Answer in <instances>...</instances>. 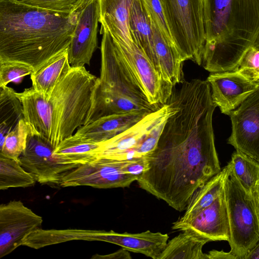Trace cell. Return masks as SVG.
<instances>
[{"label": "cell", "instance_id": "ffe728a7", "mask_svg": "<svg viewBox=\"0 0 259 259\" xmlns=\"http://www.w3.org/2000/svg\"><path fill=\"white\" fill-rule=\"evenodd\" d=\"M232 168L229 162L218 174L199 188L191 198L184 215L173 223L172 227L187 223L211 204L224 191L227 178Z\"/></svg>", "mask_w": 259, "mask_h": 259}, {"label": "cell", "instance_id": "f1b7e54d", "mask_svg": "<svg viewBox=\"0 0 259 259\" xmlns=\"http://www.w3.org/2000/svg\"><path fill=\"white\" fill-rule=\"evenodd\" d=\"M31 7L56 12L70 13L80 0H12Z\"/></svg>", "mask_w": 259, "mask_h": 259}, {"label": "cell", "instance_id": "d6a6232c", "mask_svg": "<svg viewBox=\"0 0 259 259\" xmlns=\"http://www.w3.org/2000/svg\"><path fill=\"white\" fill-rule=\"evenodd\" d=\"M92 259H131L132 257L128 250L121 248L111 253L106 255L98 254L93 255Z\"/></svg>", "mask_w": 259, "mask_h": 259}, {"label": "cell", "instance_id": "7402d4cb", "mask_svg": "<svg viewBox=\"0 0 259 259\" xmlns=\"http://www.w3.org/2000/svg\"><path fill=\"white\" fill-rule=\"evenodd\" d=\"M210 241L190 230H184L168 241L158 259H208L203 246Z\"/></svg>", "mask_w": 259, "mask_h": 259}, {"label": "cell", "instance_id": "836d02e7", "mask_svg": "<svg viewBox=\"0 0 259 259\" xmlns=\"http://www.w3.org/2000/svg\"><path fill=\"white\" fill-rule=\"evenodd\" d=\"M208 259H238L231 251L225 252L223 250H212L207 253Z\"/></svg>", "mask_w": 259, "mask_h": 259}, {"label": "cell", "instance_id": "2e32d148", "mask_svg": "<svg viewBox=\"0 0 259 259\" xmlns=\"http://www.w3.org/2000/svg\"><path fill=\"white\" fill-rule=\"evenodd\" d=\"M167 234L149 230L138 233L104 231L103 241L118 245L128 251L158 259L168 239Z\"/></svg>", "mask_w": 259, "mask_h": 259}, {"label": "cell", "instance_id": "e0dca14e", "mask_svg": "<svg viewBox=\"0 0 259 259\" xmlns=\"http://www.w3.org/2000/svg\"><path fill=\"white\" fill-rule=\"evenodd\" d=\"M148 114L139 112L103 116L81 126L75 134L88 140L100 143L130 128Z\"/></svg>", "mask_w": 259, "mask_h": 259}, {"label": "cell", "instance_id": "484cf974", "mask_svg": "<svg viewBox=\"0 0 259 259\" xmlns=\"http://www.w3.org/2000/svg\"><path fill=\"white\" fill-rule=\"evenodd\" d=\"M230 162L232 170L242 187L251 194L259 182V162L237 151L232 154Z\"/></svg>", "mask_w": 259, "mask_h": 259}, {"label": "cell", "instance_id": "4fadbf2b", "mask_svg": "<svg viewBox=\"0 0 259 259\" xmlns=\"http://www.w3.org/2000/svg\"><path fill=\"white\" fill-rule=\"evenodd\" d=\"M206 81L210 87L213 103L222 113L228 115L259 88V82L252 80L238 68L210 73Z\"/></svg>", "mask_w": 259, "mask_h": 259}, {"label": "cell", "instance_id": "6da1fadb", "mask_svg": "<svg viewBox=\"0 0 259 259\" xmlns=\"http://www.w3.org/2000/svg\"><path fill=\"white\" fill-rule=\"evenodd\" d=\"M173 112L148 157L139 187L179 211L195 192L221 170L212 116L216 106L206 80H184L168 101Z\"/></svg>", "mask_w": 259, "mask_h": 259}, {"label": "cell", "instance_id": "8d00e7d4", "mask_svg": "<svg viewBox=\"0 0 259 259\" xmlns=\"http://www.w3.org/2000/svg\"><path fill=\"white\" fill-rule=\"evenodd\" d=\"M93 0H80L73 12L79 13Z\"/></svg>", "mask_w": 259, "mask_h": 259}, {"label": "cell", "instance_id": "83f0119b", "mask_svg": "<svg viewBox=\"0 0 259 259\" xmlns=\"http://www.w3.org/2000/svg\"><path fill=\"white\" fill-rule=\"evenodd\" d=\"M30 65L18 61H0V88L13 81H19L33 71Z\"/></svg>", "mask_w": 259, "mask_h": 259}, {"label": "cell", "instance_id": "5bb4252c", "mask_svg": "<svg viewBox=\"0 0 259 259\" xmlns=\"http://www.w3.org/2000/svg\"><path fill=\"white\" fill-rule=\"evenodd\" d=\"M99 19V0H93L80 12L68 49V60L71 67L90 64L98 46Z\"/></svg>", "mask_w": 259, "mask_h": 259}, {"label": "cell", "instance_id": "7a4b0ae2", "mask_svg": "<svg viewBox=\"0 0 259 259\" xmlns=\"http://www.w3.org/2000/svg\"><path fill=\"white\" fill-rule=\"evenodd\" d=\"M79 13L0 0V61L21 62L36 69L68 49Z\"/></svg>", "mask_w": 259, "mask_h": 259}, {"label": "cell", "instance_id": "52a82bcc", "mask_svg": "<svg viewBox=\"0 0 259 259\" xmlns=\"http://www.w3.org/2000/svg\"><path fill=\"white\" fill-rule=\"evenodd\" d=\"M173 110L167 102L130 128L99 143L95 151L96 157L116 160L148 157L155 150Z\"/></svg>", "mask_w": 259, "mask_h": 259}, {"label": "cell", "instance_id": "603a6c76", "mask_svg": "<svg viewBox=\"0 0 259 259\" xmlns=\"http://www.w3.org/2000/svg\"><path fill=\"white\" fill-rule=\"evenodd\" d=\"M99 144L74 134L59 144L54 155L60 163L75 168L97 158L95 151Z\"/></svg>", "mask_w": 259, "mask_h": 259}, {"label": "cell", "instance_id": "cb8c5ba5", "mask_svg": "<svg viewBox=\"0 0 259 259\" xmlns=\"http://www.w3.org/2000/svg\"><path fill=\"white\" fill-rule=\"evenodd\" d=\"M12 88H0V142L24 118L23 105Z\"/></svg>", "mask_w": 259, "mask_h": 259}, {"label": "cell", "instance_id": "d6986e66", "mask_svg": "<svg viewBox=\"0 0 259 259\" xmlns=\"http://www.w3.org/2000/svg\"><path fill=\"white\" fill-rule=\"evenodd\" d=\"M128 26L132 41L143 52L160 73L155 51L151 18L143 0L133 1Z\"/></svg>", "mask_w": 259, "mask_h": 259}, {"label": "cell", "instance_id": "d590c367", "mask_svg": "<svg viewBox=\"0 0 259 259\" xmlns=\"http://www.w3.org/2000/svg\"><path fill=\"white\" fill-rule=\"evenodd\" d=\"M251 195L259 218V182L256 184Z\"/></svg>", "mask_w": 259, "mask_h": 259}, {"label": "cell", "instance_id": "d4e9b609", "mask_svg": "<svg viewBox=\"0 0 259 259\" xmlns=\"http://www.w3.org/2000/svg\"><path fill=\"white\" fill-rule=\"evenodd\" d=\"M36 180L25 169L19 159L7 157L0 154V189L33 186Z\"/></svg>", "mask_w": 259, "mask_h": 259}, {"label": "cell", "instance_id": "3957f363", "mask_svg": "<svg viewBox=\"0 0 259 259\" xmlns=\"http://www.w3.org/2000/svg\"><path fill=\"white\" fill-rule=\"evenodd\" d=\"M98 81L84 66L72 67L48 99L32 87L16 94L27 124L57 148L85 125Z\"/></svg>", "mask_w": 259, "mask_h": 259}, {"label": "cell", "instance_id": "74e56055", "mask_svg": "<svg viewBox=\"0 0 259 259\" xmlns=\"http://www.w3.org/2000/svg\"><path fill=\"white\" fill-rule=\"evenodd\" d=\"M252 47H253L255 49L259 50V34H258L257 38L255 40L254 42L253 43Z\"/></svg>", "mask_w": 259, "mask_h": 259}, {"label": "cell", "instance_id": "8992f818", "mask_svg": "<svg viewBox=\"0 0 259 259\" xmlns=\"http://www.w3.org/2000/svg\"><path fill=\"white\" fill-rule=\"evenodd\" d=\"M174 44L184 62L202 65L206 41L202 0H159Z\"/></svg>", "mask_w": 259, "mask_h": 259}, {"label": "cell", "instance_id": "44dd1931", "mask_svg": "<svg viewBox=\"0 0 259 259\" xmlns=\"http://www.w3.org/2000/svg\"><path fill=\"white\" fill-rule=\"evenodd\" d=\"M68 49L52 57L30 74L32 87L48 99L59 81L70 70Z\"/></svg>", "mask_w": 259, "mask_h": 259}, {"label": "cell", "instance_id": "1f68e13d", "mask_svg": "<svg viewBox=\"0 0 259 259\" xmlns=\"http://www.w3.org/2000/svg\"><path fill=\"white\" fill-rule=\"evenodd\" d=\"M119 161L125 173L139 177L148 168V157Z\"/></svg>", "mask_w": 259, "mask_h": 259}, {"label": "cell", "instance_id": "4dcf8cb0", "mask_svg": "<svg viewBox=\"0 0 259 259\" xmlns=\"http://www.w3.org/2000/svg\"><path fill=\"white\" fill-rule=\"evenodd\" d=\"M143 1L151 20L157 25L166 39L175 46L167 27L159 0Z\"/></svg>", "mask_w": 259, "mask_h": 259}, {"label": "cell", "instance_id": "9c48e42d", "mask_svg": "<svg viewBox=\"0 0 259 259\" xmlns=\"http://www.w3.org/2000/svg\"><path fill=\"white\" fill-rule=\"evenodd\" d=\"M28 127L26 147L19 158L21 165L39 183L59 185L64 175L74 167L60 163L54 155L56 148L29 125Z\"/></svg>", "mask_w": 259, "mask_h": 259}, {"label": "cell", "instance_id": "9a60e30c", "mask_svg": "<svg viewBox=\"0 0 259 259\" xmlns=\"http://www.w3.org/2000/svg\"><path fill=\"white\" fill-rule=\"evenodd\" d=\"M172 229L182 231L190 230L210 241H228L230 226L225 190L211 204L191 221Z\"/></svg>", "mask_w": 259, "mask_h": 259}, {"label": "cell", "instance_id": "7c38bea8", "mask_svg": "<svg viewBox=\"0 0 259 259\" xmlns=\"http://www.w3.org/2000/svg\"><path fill=\"white\" fill-rule=\"evenodd\" d=\"M232 132L228 143L259 162V88L229 115Z\"/></svg>", "mask_w": 259, "mask_h": 259}, {"label": "cell", "instance_id": "ba28073f", "mask_svg": "<svg viewBox=\"0 0 259 259\" xmlns=\"http://www.w3.org/2000/svg\"><path fill=\"white\" fill-rule=\"evenodd\" d=\"M225 192L230 251L238 259H244L259 240V218L251 195L242 187L232 168L226 180Z\"/></svg>", "mask_w": 259, "mask_h": 259}, {"label": "cell", "instance_id": "4316f807", "mask_svg": "<svg viewBox=\"0 0 259 259\" xmlns=\"http://www.w3.org/2000/svg\"><path fill=\"white\" fill-rule=\"evenodd\" d=\"M29 127L24 118L0 142V154L14 159H19L26 147Z\"/></svg>", "mask_w": 259, "mask_h": 259}, {"label": "cell", "instance_id": "f546056e", "mask_svg": "<svg viewBox=\"0 0 259 259\" xmlns=\"http://www.w3.org/2000/svg\"><path fill=\"white\" fill-rule=\"evenodd\" d=\"M238 69L252 80L259 82V50L251 47L244 56Z\"/></svg>", "mask_w": 259, "mask_h": 259}, {"label": "cell", "instance_id": "5b68a950", "mask_svg": "<svg viewBox=\"0 0 259 259\" xmlns=\"http://www.w3.org/2000/svg\"><path fill=\"white\" fill-rule=\"evenodd\" d=\"M101 66L88 124L103 116L130 112L150 113L152 104L108 31L101 26Z\"/></svg>", "mask_w": 259, "mask_h": 259}, {"label": "cell", "instance_id": "277c9868", "mask_svg": "<svg viewBox=\"0 0 259 259\" xmlns=\"http://www.w3.org/2000/svg\"><path fill=\"white\" fill-rule=\"evenodd\" d=\"M206 33L204 68H238L259 34V0H202Z\"/></svg>", "mask_w": 259, "mask_h": 259}, {"label": "cell", "instance_id": "e575fe53", "mask_svg": "<svg viewBox=\"0 0 259 259\" xmlns=\"http://www.w3.org/2000/svg\"><path fill=\"white\" fill-rule=\"evenodd\" d=\"M244 259H259V240L255 246L246 254Z\"/></svg>", "mask_w": 259, "mask_h": 259}, {"label": "cell", "instance_id": "ac0fdd59", "mask_svg": "<svg viewBox=\"0 0 259 259\" xmlns=\"http://www.w3.org/2000/svg\"><path fill=\"white\" fill-rule=\"evenodd\" d=\"M134 0H99V22L116 42L130 44L129 16Z\"/></svg>", "mask_w": 259, "mask_h": 259}, {"label": "cell", "instance_id": "8fae6325", "mask_svg": "<svg viewBox=\"0 0 259 259\" xmlns=\"http://www.w3.org/2000/svg\"><path fill=\"white\" fill-rule=\"evenodd\" d=\"M41 217L20 200L0 205V258L22 245L25 238L40 228Z\"/></svg>", "mask_w": 259, "mask_h": 259}, {"label": "cell", "instance_id": "30bf717a", "mask_svg": "<svg viewBox=\"0 0 259 259\" xmlns=\"http://www.w3.org/2000/svg\"><path fill=\"white\" fill-rule=\"evenodd\" d=\"M139 177L125 173L119 160L97 157L66 172L59 186L107 189L129 187Z\"/></svg>", "mask_w": 259, "mask_h": 259}]
</instances>
